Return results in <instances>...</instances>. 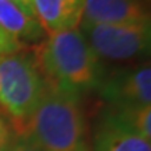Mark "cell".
I'll return each instance as SVG.
<instances>
[{
    "label": "cell",
    "instance_id": "1",
    "mask_svg": "<svg viewBox=\"0 0 151 151\" xmlns=\"http://www.w3.org/2000/svg\"><path fill=\"white\" fill-rule=\"evenodd\" d=\"M32 62L45 86L74 98L97 90L104 77L102 63L80 28L46 34L32 48Z\"/></svg>",
    "mask_w": 151,
    "mask_h": 151
},
{
    "label": "cell",
    "instance_id": "2",
    "mask_svg": "<svg viewBox=\"0 0 151 151\" xmlns=\"http://www.w3.org/2000/svg\"><path fill=\"white\" fill-rule=\"evenodd\" d=\"M10 127L42 151L90 150L87 119L78 98L48 87L32 113Z\"/></svg>",
    "mask_w": 151,
    "mask_h": 151
},
{
    "label": "cell",
    "instance_id": "3",
    "mask_svg": "<svg viewBox=\"0 0 151 151\" xmlns=\"http://www.w3.org/2000/svg\"><path fill=\"white\" fill-rule=\"evenodd\" d=\"M45 91L46 86L27 53L0 55V111L10 126L27 119Z\"/></svg>",
    "mask_w": 151,
    "mask_h": 151
},
{
    "label": "cell",
    "instance_id": "4",
    "mask_svg": "<svg viewBox=\"0 0 151 151\" xmlns=\"http://www.w3.org/2000/svg\"><path fill=\"white\" fill-rule=\"evenodd\" d=\"M78 28L99 60L126 62L143 58L150 52V22L91 24L81 21Z\"/></svg>",
    "mask_w": 151,
    "mask_h": 151
},
{
    "label": "cell",
    "instance_id": "5",
    "mask_svg": "<svg viewBox=\"0 0 151 151\" xmlns=\"http://www.w3.org/2000/svg\"><path fill=\"white\" fill-rule=\"evenodd\" d=\"M97 90L111 111L151 105L150 63L104 74Z\"/></svg>",
    "mask_w": 151,
    "mask_h": 151
},
{
    "label": "cell",
    "instance_id": "6",
    "mask_svg": "<svg viewBox=\"0 0 151 151\" xmlns=\"http://www.w3.org/2000/svg\"><path fill=\"white\" fill-rule=\"evenodd\" d=\"M84 22L91 24H140L150 22L143 0H86Z\"/></svg>",
    "mask_w": 151,
    "mask_h": 151
},
{
    "label": "cell",
    "instance_id": "7",
    "mask_svg": "<svg viewBox=\"0 0 151 151\" xmlns=\"http://www.w3.org/2000/svg\"><path fill=\"white\" fill-rule=\"evenodd\" d=\"M86 0H34V14L46 34L80 27Z\"/></svg>",
    "mask_w": 151,
    "mask_h": 151
},
{
    "label": "cell",
    "instance_id": "8",
    "mask_svg": "<svg viewBox=\"0 0 151 151\" xmlns=\"http://www.w3.org/2000/svg\"><path fill=\"white\" fill-rule=\"evenodd\" d=\"M94 151H151V143L108 113L92 139Z\"/></svg>",
    "mask_w": 151,
    "mask_h": 151
},
{
    "label": "cell",
    "instance_id": "9",
    "mask_svg": "<svg viewBox=\"0 0 151 151\" xmlns=\"http://www.w3.org/2000/svg\"><path fill=\"white\" fill-rule=\"evenodd\" d=\"M0 28L24 46H34L46 37L37 18L25 13L13 0H0Z\"/></svg>",
    "mask_w": 151,
    "mask_h": 151
},
{
    "label": "cell",
    "instance_id": "10",
    "mask_svg": "<svg viewBox=\"0 0 151 151\" xmlns=\"http://www.w3.org/2000/svg\"><path fill=\"white\" fill-rule=\"evenodd\" d=\"M109 113L139 136L151 140V105L140 106V108L111 111Z\"/></svg>",
    "mask_w": 151,
    "mask_h": 151
},
{
    "label": "cell",
    "instance_id": "11",
    "mask_svg": "<svg viewBox=\"0 0 151 151\" xmlns=\"http://www.w3.org/2000/svg\"><path fill=\"white\" fill-rule=\"evenodd\" d=\"M25 48L22 43L16 41L13 37H10L9 34L3 31L0 28V55L6 53H16V52H21Z\"/></svg>",
    "mask_w": 151,
    "mask_h": 151
},
{
    "label": "cell",
    "instance_id": "12",
    "mask_svg": "<svg viewBox=\"0 0 151 151\" xmlns=\"http://www.w3.org/2000/svg\"><path fill=\"white\" fill-rule=\"evenodd\" d=\"M13 141V130L10 123L0 115V151H7Z\"/></svg>",
    "mask_w": 151,
    "mask_h": 151
},
{
    "label": "cell",
    "instance_id": "13",
    "mask_svg": "<svg viewBox=\"0 0 151 151\" xmlns=\"http://www.w3.org/2000/svg\"><path fill=\"white\" fill-rule=\"evenodd\" d=\"M7 151H42L38 146H35L31 140H28L27 137L18 136L16 140L11 141Z\"/></svg>",
    "mask_w": 151,
    "mask_h": 151
},
{
    "label": "cell",
    "instance_id": "14",
    "mask_svg": "<svg viewBox=\"0 0 151 151\" xmlns=\"http://www.w3.org/2000/svg\"><path fill=\"white\" fill-rule=\"evenodd\" d=\"M13 1L18 7H21L25 13H28L29 16L35 17V14H34V0H13Z\"/></svg>",
    "mask_w": 151,
    "mask_h": 151
}]
</instances>
